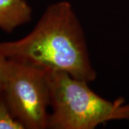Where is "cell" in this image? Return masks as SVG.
<instances>
[{
	"label": "cell",
	"instance_id": "obj_1",
	"mask_svg": "<svg viewBox=\"0 0 129 129\" xmlns=\"http://www.w3.org/2000/svg\"><path fill=\"white\" fill-rule=\"evenodd\" d=\"M0 50L7 59L47 71L88 83L96 79L82 24L68 1L49 5L31 32L21 39L0 42Z\"/></svg>",
	"mask_w": 129,
	"mask_h": 129
},
{
	"label": "cell",
	"instance_id": "obj_2",
	"mask_svg": "<svg viewBox=\"0 0 129 129\" xmlns=\"http://www.w3.org/2000/svg\"><path fill=\"white\" fill-rule=\"evenodd\" d=\"M47 128L94 129L109 121H129V103L123 98L107 100L94 92L90 83L62 72L47 71Z\"/></svg>",
	"mask_w": 129,
	"mask_h": 129
},
{
	"label": "cell",
	"instance_id": "obj_3",
	"mask_svg": "<svg viewBox=\"0 0 129 129\" xmlns=\"http://www.w3.org/2000/svg\"><path fill=\"white\" fill-rule=\"evenodd\" d=\"M3 90L10 110L24 129H46L50 108L47 71L8 59Z\"/></svg>",
	"mask_w": 129,
	"mask_h": 129
},
{
	"label": "cell",
	"instance_id": "obj_4",
	"mask_svg": "<svg viewBox=\"0 0 129 129\" xmlns=\"http://www.w3.org/2000/svg\"><path fill=\"white\" fill-rule=\"evenodd\" d=\"M32 10L25 0H0V29L12 32L31 21Z\"/></svg>",
	"mask_w": 129,
	"mask_h": 129
},
{
	"label": "cell",
	"instance_id": "obj_5",
	"mask_svg": "<svg viewBox=\"0 0 129 129\" xmlns=\"http://www.w3.org/2000/svg\"><path fill=\"white\" fill-rule=\"evenodd\" d=\"M0 129H24L10 110L4 94L3 83H0Z\"/></svg>",
	"mask_w": 129,
	"mask_h": 129
},
{
	"label": "cell",
	"instance_id": "obj_6",
	"mask_svg": "<svg viewBox=\"0 0 129 129\" xmlns=\"http://www.w3.org/2000/svg\"><path fill=\"white\" fill-rule=\"evenodd\" d=\"M9 60L0 50V83H3L6 78Z\"/></svg>",
	"mask_w": 129,
	"mask_h": 129
}]
</instances>
